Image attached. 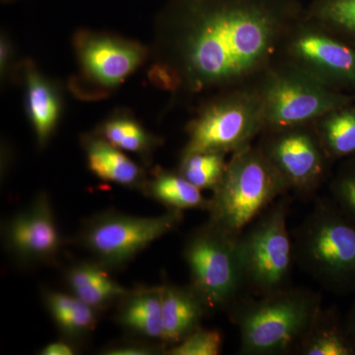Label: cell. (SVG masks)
Here are the masks:
<instances>
[{"mask_svg": "<svg viewBox=\"0 0 355 355\" xmlns=\"http://www.w3.org/2000/svg\"><path fill=\"white\" fill-rule=\"evenodd\" d=\"M315 130L331 160L355 154V106L345 105L324 114L314 123Z\"/></svg>", "mask_w": 355, "mask_h": 355, "instance_id": "cell-21", "label": "cell"}, {"mask_svg": "<svg viewBox=\"0 0 355 355\" xmlns=\"http://www.w3.org/2000/svg\"><path fill=\"white\" fill-rule=\"evenodd\" d=\"M89 169L104 181L144 191L147 181L137 163L102 137H88L84 142Z\"/></svg>", "mask_w": 355, "mask_h": 355, "instance_id": "cell-18", "label": "cell"}, {"mask_svg": "<svg viewBox=\"0 0 355 355\" xmlns=\"http://www.w3.org/2000/svg\"><path fill=\"white\" fill-rule=\"evenodd\" d=\"M183 254L191 272V286L209 310L231 307L245 288L237 237L207 222L196 229Z\"/></svg>", "mask_w": 355, "mask_h": 355, "instance_id": "cell-8", "label": "cell"}, {"mask_svg": "<svg viewBox=\"0 0 355 355\" xmlns=\"http://www.w3.org/2000/svg\"><path fill=\"white\" fill-rule=\"evenodd\" d=\"M277 60L336 90L355 86V46L306 12L286 35Z\"/></svg>", "mask_w": 355, "mask_h": 355, "instance_id": "cell-10", "label": "cell"}, {"mask_svg": "<svg viewBox=\"0 0 355 355\" xmlns=\"http://www.w3.org/2000/svg\"><path fill=\"white\" fill-rule=\"evenodd\" d=\"M263 110L265 130L310 125L333 110L350 104L340 91L277 60L254 83Z\"/></svg>", "mask_w": 355, "mask_h": 355, "instance_id": "cell-5", "label": "cell"}, {"mask_svg": "<svg viewBox=\"0 0 355 355\" xmlns=\"http://www.w3.org/2000/svg\"><path fill=\"white\" fill-rule=\"evenodd\" d=\"M222 335L218 330H207L202 327L187 336L182 342L171 345L166 354L218 355L222 349Z\"/></svg>", "mask_w": 355, "mask_h": 355, "instance_id": "cell-26", "label": "cell"}, {"mask_svg": "<svg viewBox=\"0 0 355 355\" xmlns=\"http://www.w3.org/2000/svg\"><path fill=\"white\" fill-rule=\"evenodd\" d=\"M97 261H80L70 266L65 275L70 292L98 311L119 302L130 292Z\"/></svg>", "mask_w": 355, "mask_h": 355, "instance_id": "cell-17", "label": "cell"}, {"mask_svg": "<svg viewBox=\"0 0 355 355\" xmlns=\"http://www.w3.org/2000/svg\"><path fill=\"white\" fill-rule=\"evenodd\" d=\"M343 319H345L347 330L349 331L350 336H352V340H354L355 343V298L352 307H350L349 312H347V314L345 315Z\"/></svg>", "mask_w": 355, "mask_h": 355, "instance_id": "cell-30", "label": "cell"}, {"mask_svg": "<svg viewBox=\"0 0 355 355\" xmlns=\"http://www.w3.org/2000/svg\"><path fill=\"white\" fill-rule=\"evenodd\" d=\"M231 318L240 331V354H293L322 308V297L307 288L280 289L258 298H239Z\"/></svg>", "mask_w": 355, "mask_h": 355, "instance_id": "cell-3", "label": "cell"}, {"mask_svg": "<svg viewBox=\"0 0 355 355\" xmlns=\"http://www.w3.org/2000/svg\"><path fill=\"white\" fill-rule=\"evenodd\" d=\"M162 300L163 286L130 289L118 302L116 322L130 333L163 343Z\"/></svg>", "mask_w": 355, "mask_h": 355, "instance_id": "cell-15", "label": "cell"}, {"mask_svg": "<svg viewBox=\"0 0 355 355\" xmlns=\"http://www.w3.org/2000/svg\"><path fill=\"white\" fill-rule=\"evenodd\" d=\"M101 137L121 150L147 157L160 141L144 130L137 121L116 118L103 125Z\"/></svg>", "mask_w": 355, "mask_h": 355, "instance_id": "cell-24", "label": "cell"}, {"mask_svg": "<svg viewBox=\"0 0 355 355\" xmlns=\"http://www.w3.org/2000/svg\"><path fill=\"white\" fill-rule=\"evenodd\" d=\"M265 130L263 110L254 84L212 95L189 125L183 153H234L252 146Z\"/></svg>", "mask_w": 355, "mask_h": 355, "instance_id": "cell-6", "label": "cell"}, {"mask_svg": "<svg viewBox=\"0 0 355 355\" xmlns=\"http://www.w3.org/2000/svg\"><path fill=\"white\" fill-rule=\"evenodd\" d=\"M291 200H275L237 237L245 287L263 296L288 287L294 263L292 236L287 229Z\"/></svg>", "mask_w": 355, "mask_h": 355, "instance_id": "cell-7", "label": "cell"}, {"mask_svg": "<svg viewBox=\"0 0 355 355\" xmlns=\"http://www.w3.org/2000/svg\"><path fill=\"white\" fill-rule=\"evenodd\" d=\"M207 303L193 286H163V343L176 345L200 328L209 312Z\"/></svg>", "mask_w": 355, "mask_h": 355, "instance_id": "cell-14", "label": "cell"}, {"mask_svg": "<svg viewBox=\"0 0 355 355\" xmlns=\"http://www.w3.org/2000/svg\"><path fill=\"white\" fill-rule=\"evenodd\" d=\"M3 242L6 251L21 265L51 263L57 259L64 240L46 193H40L6 222Z\"/></svg>", "mask_w": 355, "mask_h": 355, "instance_id": "cell-12", "label": "cell"}, {"mask_svg": "<svg viewBox=\"0 0 355 355\" xmlns=\"http://www.w3.org/2000/svg\"><path fill=\"white\" fill-rule=\"evenodd\" d=\"M258 146L289 191L302 198L314 195L326 179L331 159L324 153L314 123L265 130Z\"/></svg>", "mask_w": 355, "mask_h": 355, "instance_id": "cell-11", "label": "cell"}, {"mask_svg": "<svg viewBox=\"0 0 355 355\" xmlns=\"http://www.w3.org/2000/svg\"><path fill=\"white\" fill-rule=\"evenodd\" d=\"M293 354L355 355V343L336 308H321L299 340Z\"/></svg>", "mask_w": 355, "mask_h": 355, "instance_id": "cell-16", "label": "cell"}, {"mask_svg": "<svg viewBox=\"0 0 355 355\" xmlns=\"http://www.w3.org/2000/svg\"><path fill=\"white\" fill-rule=\"evenodd\" d=\"M84 73L102 87L123 83L146 58V49L135 42L108 35L83 32L76 39Z\"/></svg>", "mask_w": 355, "mask_h": 355, "instance_id": "cell-13", "label": "cell"}, {"mask_svg": "<svg viewBox=\"0 0 355 355\" xmlns=\"http://www.w3.org/2000/svg\"><path fill=\"white\" fill-rule=\"evenodd\" d=\"M306 14L355 46V0H313Z\"/></svg>", "mask_w": 355, "mask_h": 355, "instance_id": "cell-23", "label": "cell"}, {"mask_svg": "<svg viewBox=\"0 0 355 355\" xmlns=\"http://www.w3.org/2000/svg\"><path fill=\"white\" fill-rule=\"evenodd\" d=\"M305 12L300 0H167L158 17L156 65L167 89L184 94L253 84Z\"/></svg>", "mask_w": 355, "mask_h": 355, "instance_id": "cell-1", "label": "cell"}, {"mask_svg": "<svg viewBox=\"0 0 355 355\" xmlns=\"http://www.w3.org/2000/svg\"><path fill=\"white\" fill-rule=\"evenodd\" d=\"M44 301L65 340L69 342L81 340L95 330L100 311L73 294L46 291L44 294Z\"/></svg>", "mask_w": 355, "mask_h": 355, "instance_id": "cell-19", "label": "cell"}, {"mask_svg": "<svg viewBox=\"0 0 355 355\" xmlns=\"http://www.w3.org/2000/svg\"><path fill=\"white\" fill-rule=\"evenodd\" d=\"M166 345H153L139 340H128L110 345L103 349L101 354L105 355H153L166 354Z\"/></svg>", "mask_w": 355, "mask_h": 355, "instance_id": "cell-28", "label": "cell"}, {"mask_svg": "<svg viewBox=\"0 0 355 355\" xmlns=\"http://www.w3.org/2000/svg\"><path fill=\"white\" fill-rule=\"evenodd\" d=\"M147 196L162 203L168 210H207L210 200L203 197L202 190L184 179L179 172L158 170L144 190Z\"/></svg>", "mask_w": 355, "mask_h": 355, "instance_id": "cell-20", "label": "cell"}, {"mask_svg": "<svg viewBox=\"0 0 355 355\" xmlns=\"http://www.w3.org/2000/svg\"><path fill=\"white\" fill-rule=\"evenodd\" d=\"M76 354V347L65 338L49 343L39 352V354L42 355H73Z\"/></svg>", "mask_w": 355, "mask_h": 355, "instance_id": "cell-29", "label": "cell"}, {"mask_svg": "<svg viewBox=\"0 0 355 355\" xmlns=\"http://www.w3.org/2000/svg\"><path fill=\"white\" fill-rule=\"evenodd\" d=\"M225 156L216 153L182 154L179 173L200 190L214 191L225 172Z\"/></svg>", "mask_w": 355, "mask_h": 355, "instance_id": "cell-25", "label": "cell"}, {"mask_svg": "<svg viewBox=\"0 0 355 355\" xmlns=\"http://www.w3.org/2000/svg\"><path fill=\"white\" fill-rule=\"evenodd\" d=\"M183 217V212L175 210L151 217L105 211L84 223L77 240L95 261L107 270H116L127 265L156 240L171 233Z\"/></svg>", "mask_w": 355, "mask_h": 355, "instance_id": "cell-9", "label": "cell"}, {"mask_svg": "<svg viewBox=\"0 0 355 355\" xmlns=\"http://www.w3.org/2000/svg\"><path fill=\"white\" fill-rule=\"evenodd\" d=\"M294 261L327 291L355 294V222L319 198L292 231Z\"/></svg>", "mask_w": 355, "mask_h": 355, "instance_id": "cell-2", "label": "cell"}, {"mask_svg": "<svg viewBox=\"0 0 355 355\" xmlns=\"http://www.w3.org/2000/svg\"><path fill=\"white\" fill-rule=\"evenodd\" d=\"M331 198L355 222V159L345 161L330 184Z\"/></svg>", "mask_w": 355, "mask_h": 355, "instance_id": "cell-27", "label": "cell"}, {"mask_svg": "<svg viewBox=\"0 0 355 355\" xmlns=\"http://www.w3.org/2000/svg\"><path fill=\"white\" fill-rule=\"evenodd\" d=\"M288 186L259 146L232 153L210 198L209 222L238 237Z\"/></svg>", "mask_w": 355, "mask_h": 355, "instance_id": "cell-4", "label": "cell"}, {"mask_svg": "<svg viewBox=\"0 0 355 355\" xmlns=\"http://www.w3.org/2000/svg\"><path fill=\"white\" fill-rule=\"evenodd\" d=\"M28 111L40 146H44L60 116V103L55 90L35 70L27 72Z\"/></svg>", "mask_w": 355, "mask_h": 355, "instance_id": "cell-22", "label": "cell"}]
</instances>
